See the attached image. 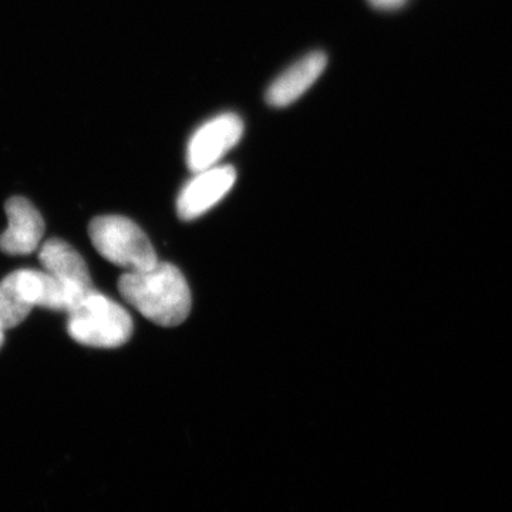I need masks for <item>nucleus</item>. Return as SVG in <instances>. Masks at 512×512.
Here are the masks:
<instances>
[{
	"instance_id": "1",
	"label": "nucleus",
	"mask_w": 512,
	"mask_h": 512,
	"mask_svg": "<svg viewBox=\"0 0 512 512\" xmlns=\"http://www.w3.org/2000/svg\"><path fill=\"white\" fill-rule=\"evenodd\" d=\"M119 291L144 318L164 328L181 325L191 312V292L183 272L167 262L128 271L119 279Z\"/></svg>"
},
{
	"instance_id": "2",
	"label": "nucleus",
	"mask_w": 512,
	"mask_h": 512,
	"mask_svg": "<svg viewBox=\"0 0 512 512\" xmlns=\"http://www.w3.org/2000/svg\"><path fill=\"white\" fill-rule=\"evenodd\" d=\"M86 293L62 284L46 271L20 269L0 282V325L5 330L16 328L33 308L69 313Z\"/></svg>"
},
{
	"instance_id": "3",
	"label": "nucleus",
	"mask_w": 512,
	"mask_h": 512,
	"mask_svg": "<svg viewBox=\"0 0 512 512\" xmlns=\"http://www.w3.org/2000/svg\"><path fill=\"white\" fill-rule=\"evenodd\" d=\"M67 332L74 342L89 348H120L133 335V320L119 303L90 289L69 312Z\"/></svg>"
},
{
	"instance_id": "4",
	"label": "nucleus",
	"mask_w": 512,
	"mask_h": 512,
	"mask_svg": "<svg viewBox=\"0 0 512 512\" xmlns=\"http://www.w3.org/2000/svg\"><path fill=\"white\" fill-rule=\"evenodd\" d=\"M90 239L97 252L111 264L128 271L148 269L158 262L156 249L143 229L120 215L94 218L89 227Z\"/></svg>"
},
{
	"instance_id": "5",
	"label": "nucleus",
	"mask_w": 512,
	"mask_h": 512,
	"mask_svg": "<svg viewBox=\"0 0 512 512\" xmlns=\"http://www.w3.org/2000/svg\"><path fill=\"white\" fill-rule=\"evenodd\" d=\"M244 123L234 113L212 117L192 134L187 146V165L194 173L208 170L239 143Z\"/></svg>"
},
{
	"instance_id": "6",
	"label": "nucleus",
	"mask_w": 512,
	"mask_h": 512,
	"mask_svg": "<svg viewBox=\"0 0 512 512\" xmlns=\"http://www.w3.org/2000/svg\"><path fill=\"white\" fill-rule=\"evenodd\" d=\"M195 174L178 195L177 212L184 221L195 220L210 211L237 181V171L231 165H215Z\"/></svg>"
},
{
	"instance_id": "7",
	"label": "nucleus",
	"mask_w": 512,
	"mask_h": 512,
	"mask_svg": "<svg viewBox=\"0 0 512 512\" xmlns=\"http://www.w3.org/2000/svg\"><path fill=\"white\" fill-rule=\"evenodd\" d=\"M9 225L0 235V251L8 255H29L37 251L45 235V221L35 205L23 197L5 204Z\"/></svg>"
},
{
	"instance_id": "8",
	"label": "nucleus",
	"mask_w": 512,
	"mask_h": 512,
	"mask_svg": "<svg viewBox=\"0 0 512 512\" xmlns=\"http://www.w3.org/2000/svg\"><path fill=\"white\" fill-rule=\"evenodd\" d=\"M328 56L312 52L289 66L266 90V101L272 107H286L308 92L325 72Z\"/></svg>"
},
{
	"instance_id": "9",
	"label": "nucleus",
	"mask_w": 512,
	"mask_h": 512,
	"mask_svg": "<svg viewBox=\"0 0 512 512\" xmlns=\"http://www.w3.org/2000/svg\"><path fill=\"white\" fill-rule=\"evenodd\" d=\"M39 261L43 271L55 276L62 284L83 293L93 289L89 268L82 255L59 238H50L40 245Z\"/></svg>"
},
{
	"instance_id": "10",
	"label": "nucleus",
	"mask_w": 512,
	"mask_h": 512,
	"mask_svg": "<svg viewBox=\"0 0 512 512\" xmlns=\"http://www.w3.org/2000/svg\"><path fill=\"white\" fill-rule=\"evenodd\" d=\"M367 2L377 10L392 12V10L402 9L409 0H367Z\"/></svg>"
},
{
	"instance_id": "11",
	"label": "nucleus",
	"mask_w": 512,
	"mask_h": 512,
	"mask_svg": "<svg viewBox=\"0 0 512 512\" xmlns=\"http://www.w3.org/2000/svg\"><path fill=\"white\" fill-rule=\"evenodd\" d=\"M3 340H5V328L0 325V348H2Z\"/></svg>"
}]
</instances>
